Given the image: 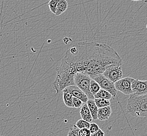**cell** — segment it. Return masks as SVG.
<instances>
[{"label": "cell", "mask_w": 147, "mask_h": 136, "mask_svg": "<svg viewBox=\"0 0 147 136\" xmlns=\"http://www.w3.org/2000/svg\"><path fill=\"white\" fill-rule=\"evenodd\" d=\"M94 98H104L110 101L112 99V95L106 90L100 89L96 94L94 95Z\"/></svg>", "instance_id": "14"}, {"label": "cell", "mask_w": 147, "mask_h": 136, "mask_svg": "<svg viewBox=\"0 0 147 136\" xmlns=\"http://www.w3.org/2000/svg\"><path fill=\"white\" fill-rule=\"evenodd\" d=\"M72 102H73V104H74V107L76 108H79L81 107L82 106L83 102L80 100L79 98L74 97L73 96L72 98Z\"/></svg>", "instance_id": "20"}, {"label": "cell", "mask_w": 147, "mask_h": 136, "mask_svg": "<svg viewBox=\"0 0 147 136\" xmlns=\"http://www.w3.org/2000/svg\"><path fill=\"white\" fill-rule=\"evenodd\" d=\"M62 92H63V100L65 106L70 108H74V104L72 102L73 96L65 89H64L62 91Z\"/></svg>", "instance_id": "13"}, {"label": "cell", "mask_w": 147, "mask_h": 136, "mask_svg": "<svg viewBox=\"0 0 147 136\" xmlns=\"http://www.w3.org/2000/svg\"><path fill=\"white\" fill-rule=\"evenodd\" d=\"M79 136H91V133L89 129L88 128H82L80 129L79 131Z\"/></svg>", "instance_id": "21"}, {"label": "cell", "mask_w": 147, "mask_h": 136, "mask_svg": "<svg viewBox=\"0 0 147 136\" xmlns=\"http://www.w3.org/2000/svg\"><path fill=\"white\" fill-rule=\"evenodd\" d=\"M94 101L98 108L110 106L111 105L109 100L104 98H94Z\"/></svg>", "instance_id": "15"}, {"label": "cell", "mask_w": 147, "mask_h": 136, "mask_svg": "<svg viewBox=\"0 0 147 136\" xmlns=\"http://www.w3.org/2000/svg\"><path fill=\"white\" fill-rule=\"evenodd\" d=\"M65 89L69 92L73 96L78 98L82 101L83 103H86L88 101L87 95L76 85L69 86Z\"/></svg>", "instance_id": "8"}, {"label": "cell", "mask_w": 147, "mask_h": 136, "mask_svg": "<svg viewBox=\"0 0 147 136\" xmlns=\"http://www.w3.org/2000/svg\"><path fill=\"white\" fill-rule=\"evenodd\" d=\"M89 75L92 79L99 84L100 89H104L110 93L112 96H116L117 90L115 88V83L106 78L103 74H90Z\"/></svg>", "instance_id": "4"}, {"label": "cell", "mask_w": 147, "mask_h": 136, "mask_svg": "<svg viewBox=\"0 0 147 136\" xmlns=\"http://www.w3.org/2000/svg\"><path fill=\"white\" fill-rule=\"evenodd\" d=\"M80 114L82 119L90 123H91L93 118L87 104L84 103L83 104L82 106L80 107Z\"/></svg>", "instance_id": "10"}, {"label": "cell", "mask_w": 147, "mask_h": 136, "mask_svg": "<svg viewBox=\"0 0 147 136\" xmlns=\"http://www.w3.org/2000/svg\"><path fill=\"white\" fill-rule=\"evenodd\" d=\"M134 80V79L131 77L121 78L115 82V88L117 91H120L124 94H132L133 92L131 89V83Z\"/></svg>", "instance_id": "5"}, {"label": "cell", "mask_w": 147, "mask_h": 136, "mask_svg": "<svg viewBox=\"0 0 147 136\" xmlns=\"http://www.w3.org/2000/svg\"><path fill=\"white\" fill-rule=\"evenodd\" d=\"M76 125L80 129H82V128L89 129L90 126V123L83 120V119H81L77 121Z\"/></svg>", "instance_id": "17"}, {"label": "cell", "mask_w": 147, "mask_h": 136, "mask_svg": "<svg viewBox=\"0 0 147 136\" xmlns=\"http://www.w3.org/2000/svg\"><path fill=\"white\" fill-rule=\"evenodd\" d=\"M133 94L142 95L147 94V80L144 81L134 79L131 83Z\"/></svg>", "instance_id": "7"}, {"label": "cell", "mask_w": 147, "mask_h": 136, "mask_svg": "<svg viewBox=\"0 0 147 136\" xmlns=\"http://www.w3.org/2000/svg\"><path fill=\"white\" fill-rule=\"evenodd\" d=\"M112 114V108L110 106L100 108L97 112V119L100 121H106L110 117Z\"/></svg>", "instance_id": "9"}, {"label": "cell", "mask_w": 147, "mask_h": 136, "mask_svg": "<svg viewBox=\"0 0 147 136\" xmlns=\"http://www.w3.org/2000/svg\"><path fill=\"white\" fill-rule=\"evenodd\" d=\"M59 0H50L48 2V6L50 11L53 14H55L57 10V5Z\"/></svg>", "instance_id": "18"}, {"label": "cell", "mask_w": 147, "mask_h": 136, "mask_svg": "<svg viewBox=\"0 0 147 136\" xmlns=\"http://www.w3.org/2000/svg\"><path fill=\"white\" fill-rule=\"evenodd\" d=\"M63 42H65V44H67L68 42H71L72 40V39H71L70 38H69V37H65L63 38Z\"/></svg>", "instance_id": "24"}, {"label": "cell", "mask_w": 147, "mask_h": 136, "mask_svg": "<svg viewBox=\"0 0 147 136\" xmlns=\"http://www.w3.org/2000/svg\"><path fill=\"white\" fill-rule=\"evenodd\" d=\"M127 112L135 117H147V94L130 95L127 100Z\"/></svg>", "instance_id": "2"}, {"label": "cell", "mask_w": 147, "mask_h": 136, "mask_svg": "<svg viewBox=\"0 0 147 136\" xmlns=\"http://www.w3.org/2000/svg\"><path fill=\"white\" fill-rule=\"evenodd\" d=\"M146 27H147V26H146Z\"/></svg>", "instance_id": "27"}, {"label": "cell", "mask_w": 147, "mask_h": 136, "mask_svg": "<svg viewBox=\"0 0 147 136\" xmlns=\"http://www.w3.org/2000/svg\"><path fill=\"white\" fill-rule=\"evenodd\" d=\"M0 136H2V135H0Z\"/></svg>", "instance_id": "26"}, {"label": "cell", "mask_w": 147, "mask_h": 136, "mask_svg": "<svg viewBox=\"0 0 147 136\" xmlns=\"http://www.w3.org/2000/svg\"><path fill=\"white\" fill-rule=\"evenodd\" d=\"M92 79L85 72H77L74 77V84L87 95L88 99L94 100V96L90 91V82Z\"/></svg>", "instance_id": "3"}, {"label": "cell", "mask_w": 147, "mask_h": 136, "mask_svg": "<svg viewBox=\"0 0 147 136\" xmlns=\"http://www.w3.org/2000/svg\"><path fill=\"white\" fill-rule=\"evenodd\" d=\"M103 74L109 80L115 83L121 79L123 77L121 66L112 65L107 68L103 72Z\"/></svg>", "instance_id": "6"}, {"label": "cell", "mask_w": 147, "mask_h": 136, "mask_svg": "<svg viewBox=\"0 0 147 136\" xmlns=\"http://www.w3.org/2000/svg\"><path fill=\"white\" fill-rule=\"evenodd\" d=\"M68 7V3L66 0H59L57 5L55 15L59 16L65 12Z\"/></svg>", "instance_id": "12"}, {"label": "cell", "mask_w": 147, "mask_h": 136, "mask_svg": "<svg viewBox=\"0 0 147 136\" xmlns=\"http://www.w3.org/2000/svg\"><path fill=\"white\" fill-rule=\"evenodd\" d=\"M91 136H105V133L103 130H101L100 128L95 133L91 135Z\"/></svg>", "instance_id": "23"}, {"label": "cell", "mask_w": 147, "mask_h": 136, "mask_svg": "<svg viewBox=\"0 0 147 136\" xmlns=\"http://www.w3.org/2000/svg\"><path fill=\"white\" fill-rule=\"evenodd\" d=\"M100 129L99 126H98V125L95 124V123H91L90 124V128H89V130L90 131V133L92 134H94L95 133L96 131H98V130Z\"/></svg>", "instance_id": "22"}, {"label": "cell", "mask_w": 147, "mask_h": 136, "mask_svg": "<svg viewBox=\"0 0 147 136\" xmlns=\"http://www.w3.org/2000/svg\"><path fill=\"white\" fill-rule=\"evenodd\" d=\"M90 91L91 92L92 94L94 96V95L96 94L100 89V86L94 80L92 79L90 82Z\"/></svg>", "instance_id": "16"}, {"label": "cell", "mask_w": 147, "mask_h": 136, "mask_svg": "<svg viewBox=\"0 0 147 136\" xmlns=\"http://www.w3.org/2000/svg\"><path fill=\"white\" fill-rule=\"evenodd\" d=\"M80 129L77 127L76 125L72 126L69 131L67 136H79V131Z\"/></svg>", "instance_id": "19"}, {"label": "cell", "mask_w": 147, "mask_h": 136, "mask_svg": "<svg viewBox=\"0 0 147 136\" xmlns=\"http://www.w3.org/2000/svg\"><path fill=\"white\" fill-rule=\"evenodd\" d=\"M86 104L88 106L89 110L91 112L93 119L96 120L97 119V112H98V108H97V106L95 103L94 100L88 99V101L86 102Z\"/></svg>", "instance_id": "11"}, {"label": "cell", "mask_w": 147, "mask_h": 136, "mask_svg": "<svg viewBox=\"0 0 147 136\" xmlns=\"http://www.w3.org/2000/svg\"><path fill=\"white\" fill-rule=\"evenodd\" d=\"M122 59L114 49L96 42H80L65 53L61 63L73 73L103 74L112 65H122Z\"/></svg>", "instance_id": "1"}, {"label": "cell", "mask_w": 147, "mask_h": 136, "mask_svg": "<svg viewBox=\"0 0 147 136\" xmlns=\"http://www.w3.org/2000/svg\"><path fill=\"white\" fill-rule=\"evenodd\" d=\"M132 1H142V0H131Z\"/></svg>", "instance_id": "25"}]
</instances>
